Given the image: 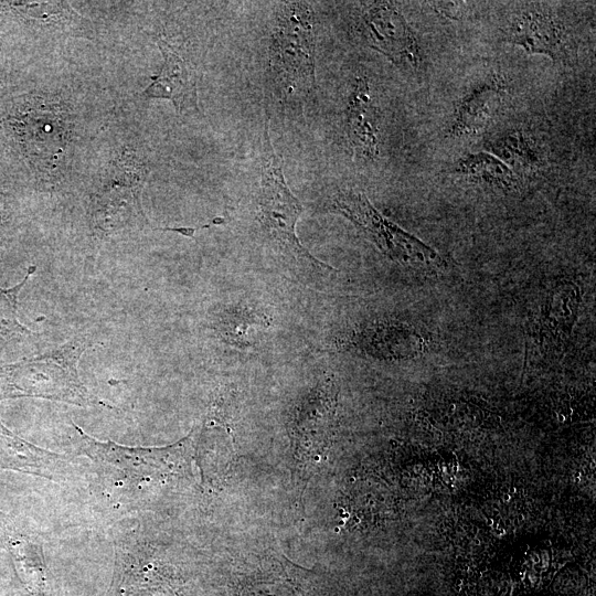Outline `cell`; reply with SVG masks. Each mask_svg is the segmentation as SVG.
<instances>
[{"mask_svg": "<svg viewBox=\"0 0 596 596\" xmlns=\"http://www.w3.org/2000/svg\"><path fill=\"white\" fill-rule=\"evenodd\" d=\"M47 113H38L34 116H26L24 121L25 135H31L29 141L35 146V149L45 153L47 159H55L57 153L62 151L64 138L61 137L64 129L56 130L62 126L56 120L55 114L52 113L49 120H45Z\"/></svg>", "mask_w": 596, "mask_h": 596, "instance_id": "cell-15", "label": "cell"}, {"mask_svg": "<svg viewBox=\"0 0 596 596\" xmlns=\"http://www.w3.org/2000/svg\"><path fill=\"white\" fill-rule=\"evenodd\" d=\"M507 41L529 54H543L555 61L566 55L564 28L545 11L526 10L517 15L508 28Z\"/></svg>", "mask_w": 596, "mask_h": 596, "instance_id": "cell-7", "label": "cell"}, {"mask_svg": "<svg viewBox=\"0 0 596 596\" xmlns=\"http://www.w3.org/2000/svg\"><path fill=\"white\" fill-rule=\"evenodd\" d=\"M332 209L355 224L382 253L401 265L433 269L444 264L436 251L384 217L361 192H338Z\"/></svg>", "mask_w": 596, "mask_h": 596, "instance_id": "cell-3", "label": "cell"}, {"mask_svg": "<svg viewBox=\"0 0 596 596\" xmlns=\"http://www.w3.org/2000/svg\"><path fill=\"white\" fill-rule=\"evenodd\" d=\"M216 322V329L226 342L235 347H248L268 329L272 318L254 306L237 305L221 312Z\"/></svg>", "mask_w": 596, "mask_h": 596, "instance_id": "cell-12", "label": "cell"}, {"mask_svg": "<svg viewBox=\"0 0 596 596\" xmlns=\"http://www.w3.org/2000/svg\"><path fill=\"white\" fill-rule=\"evenodd\" d=\"M368 44L395 65L417 70L422 62L418 41L397 9L390 2H373L362 14Z\"/></svg>", "mask_w": 596, "mask_h": 596, "instance_id": "cell-5", "label": "cell"}, {"mask_svg": "<svg viewBox=\"0 0 596 596\" xmlns=\"http://www.w3.org/2000/svg\"><path fill=\"white\" fill-rule=\"evenodd\" d=\"M302 210L301 203L286 183L283 160L275 152L270 140L267 117L262 152V181L257 196V220L263 231L296 259L322 270H332L331 266L313 257L296 235V223Z\"/></svg>", "mask_w": 596, "mask_h": 596, "instance_id": "cell-2", "label": "cell"}, {"mask_svg": "<svg viewBox=\"0 0 596 596\" xmlns=\"http://www.w3.org/2000/svg\"><path fill=\"white\" fill-rule=\"evenodd\" d=\"M505 94V84L491 75L472 86L457 103L448 127L454 137L480 132L499 109Z\"/></svg>", "mask_w": 596, "mask_h": 596, "instance_id": "cell-8", "label": "cell"}, {"mask_svg": "<svg viewBox=\"0 0 596 596\" xmlns=\"http://www.w3.org/2000/svg\"><path fill=\"white\" fill-rule=\"evenodd\" d=\"M34 272L35 267L32 266L28 269L25 277L20 284L9 289L0 288V338L2 339L32 333L17 318V300L20 290Z\"/></svg>", "mask_w": 596, "mask_h": 596, "instance_id": "cell-16", "label": "cell"}, {"mask_svg": "<svg viewBox=\"0 0 596 596\" xmlns=\"http://www.w3.org/2000/svg\"><path fill=\"white\" fill-rule=\"evenodd\" d=\"M337 386L331 377L317 383L295 406L289 435L299 476L315 471L327 457L334 435Z\"/></svg>", "mask_w": 596, "mask_h": 596, "instance_id": "cell-4", "label": "cell"}, {"mask_svg": "<svg viewBox=\"0 0 596 596\" xmlns=\"http://www.w3.org/2000/svg\"><path fill=\"white\" fill-rule=\"evenodd\" d=\"M487 149L507 166L520 170L536 169L542 157L532 138L521 129H509L498 134L487 142Z\"/></svg>", "mask_w": 596, "mask_h": 596, "instance_id": "cell-14", "label": "cell"}, {"mask_svg": "<svg viewBox=\"0 0 596 596\" xmlns=\"http://www.w3.org/2000/svg\"><path fill=\"white\" fill-rule=\"evenodd\" d=\"M137 183H125L118 179L108 183L92 202V219L95 227L108 234L125 226L130 219L145 220Z\"/></svg>", "mask_w": 596, "mask_h": 596, "instance_id": "cell-11", "label": "cell"}, {"mask_svg": "<svg viewBox=\"0 0 596 596\" xmlns=\"http://www.w3.org/2000/svg\"><path fill=\"white\" fill-rule=\"evenodd\" d=\"M269 47L274 81L285 97H306L315 88L313 12L307 2H285Z\"/></svg>", "mask_w": 596, "mask_h": 596, "instance_id": "cell-1", "label": "cell"}, {"mask_svg": "<svg viewBox=\"0 0 596 596\" xmlns=\"http://www.w3.org/2000/svg\"><path fill=\"white\" fill-rule=\"evenodd\" d=\"M454 171L473 181L504 190H513L519 179L512 169L490 152L468 153L458 159Z\"/></svg>", "mask_w": 596, "mask_h": 596, "instance_id": "cell-13", "label": "cell"}, {"mask_svg": "<svg viewBox=\"0 0 596 596\" xmlns=\"http://www.w3.org/2000/svg\"><path fill=\"white\" fill-rule=\"evenodd\" d=\"M163 55L160 73L142 92L146 98L170 99L178 113L196 108V84L193 68L163 39L157 41Z\"/></svg>", "mask_w": 596, "mask_h": 596, "instance_id": "cell-9", "label": "cell"}, {"mask_svg": "<svg viewBox=\"0 0 596 596\" xmlns=\"http://www.w3.org/2000/svg\"><path fill=\"white\" fill-rule=\"evenodd\" d=\"M345 114L347 134L355 153L373 160L379 155V121L366 78L355 79Z\"/></svg>", "mask_w": 596, "mask_h": 596, "instance_id": "cell-10", "label": "cell"}, {"mask_svg": "<svg viewBox=\"0 0 596 596\" xmlns=\"http://www.w3.org/2000/svg\"><path fill=\"white\" fill-rule=\"evenodd\" d=\"M93 345L87 334L81 333L55 350L25 360L12 366L24 380L46 387L51 395H65L79 389L77 362L82 353Z\"/></svg>", "mask_w": 596, "mask_h": 596, "instance_id": "cell-6", "label": "cell"}]
</instances>
